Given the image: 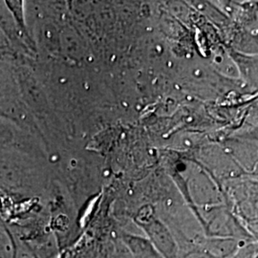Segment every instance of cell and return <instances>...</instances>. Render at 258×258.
Instances as JSON below:
<instances>
[{"label": "cell", "mask_w": 258, "mask_h": 258, "mask_svg": "<svg viewBox=\"0 0 258 258\" xmlns=\"http://www.w3.org/2000/svg\"><path fill=\"white\" fill-rule=\"evenodd\" d=\"M6 4L10 11L12 12V14L14 15L19 27L21 28V30L24 33H26V26H25L24 14H23V2L22 1H6Z\"/></svg>", "instance_id": "1"}]
</instances>
